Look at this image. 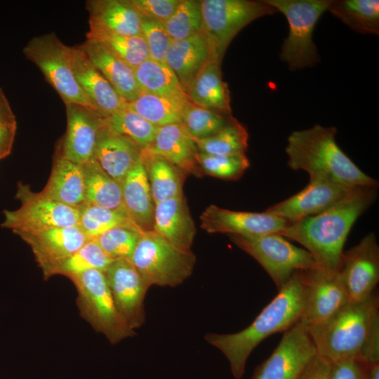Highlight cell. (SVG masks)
Returning a JSON list of instances; mask_svg holds the SVG:
<instances>
[{
	"mask_svg": "<svg viewBox=\"0 0 379 379\" xmlns=\"http://www.w3.org/2000/svg\"><path fill=\"white\" fill-rule=\"evenodd\" d=\"M331 364L317 353L309 360L296 379H328Z\"/></svg>",
	"mask_w": 379,
	"mask_h": 379,
	"instance_id": "48",
	"label": "cell"
},
{
	"mask_svg": "<svg viewBox=\"0 0 379 379\" xmlns=\"http://www.w3.org/2000/svg\"><path fill=\"white\" fill-rule=\"evenodd\" d=\"M17 125L16 119L9 102L0 88V126Z\"/></svg>",
	"mask_w": 379,
	"mask_h": 379,
	"instance_id": "50",
	"label": "cell"
},
{
	"mask_svg": "<svg viewBox=\"0 0 379 379\" xmlns=\"http://www.w3.org/2000/svg\"><path fill=\"white\" fill-rule=\"evenodd\" d=\"M353 187L323 177H310L309 184L301 191L265 211L292 223L329 208Z\"/></svg>",
	"mask_w": 379,
	"mask_h": 379,
	"instance_id": "16",
	"label": "cell"
},
{
	"mask_svg": "<svg viewBox=\"0 0 379 379\" xmlns=\"http://www.w3.org/2000/svg\"><path fill=\"white\" fill-rule=\"evenodd\" d=\"M133 71L142 91L159 95H187L178 79L166 64L148 58Z\"/></svg>",
	"mask_w": 379,
	"mask_h": 379,
	"instance_id": "35",
	"label": "cell"
},
{
	"mask_svg": "<svg viewBox=\"0 0 379 379\" xmlns=\"http://www.w3.org/2000/svg\"><path fill=\"white\" fill-rule=\"evenodd\" d=\"M39 194L72 207H80L84 203L83 166L60 155L54 163L46 185Z\"/></svg>",
	"mask_w": 379,
	"mask_h": 379,
	"instance_id": "29",
	"label": "cell"
},
{
	"mask_svg": "<svg viewBox=\"0 0 379 379\" xmlns=\"http://www.w3.org/2000/svg\"><path fill=\"white\" fill-rule=\"evenodd\" d=\"M14 233L31 247L41 270L73 254L89 240L79 225Z\"/></svg>",
	"mask_w": 379,
	"mask_h": 379,
	"instance_id": "19",
	"label": "cell"
},
{
	"mask_svg": "<svg viewBox=\"0 0 379 379\" xmlns=\"http://www.w3.org/2000/svg\"><path fill=\"white\" fill-rule=\"evenodd\" d=\"M338 274L350 302L364 300L375 292L379 281V246L374 233L343 252Z\"/></svg>",
	"mask_w": 379,
	"mask_h": 379,
	"instance_id": "14",
	"label": "cell"
},
{
	"mask_svg": "<svg viewBox=\"0 0 379 379\" xmlns=\"http://www.w3.org/2000/svg\"><path fill=\"white\" fill-rule=\"evenodd\" d=\"M363 379H379V363H365Z\"/></svg>",
	"mask_w": 379,
	"mask_h": 379,
	"instance_id": "51",
	"label": "cell"
},
{
	"mask_svg": "<svg viewBox=\"0 0 379 379\" xmlns=\"http://www.w3.org/2000/svg\"><path fill=\"white\" fill-rule=\"evenodd\" d=\"M191 103L187 95H159L142 91L126 106L151 124L159 127L180 123Z\"/></svg>",
	"mask_w": 379,
	"mask_h": 379,
	"instance_id": "31",
	"label": "cell"
},
{
	"mask_svg": "<svg viewBox=\"0 0 379 379\" xmlns=\"http://www.w3.org/2000/svg\"><path fill=\"white\" fill-rule=\"evenodd\" d=\"M86 37L97 41L133 69L149 58L147 47L141 35L124 36L90 28Z\"/></svg>",
	"mask_w": 379,
	"mask_h": 379,
	"instance_id": "36",
	"label": "cell"
},
{
	"mask_svg": "<svg viewBox=\"0 0 379 379\" xmlns=\"http://www.w3.org/2000/svg\"><path fill=\"white\" fill-rule=\"evenodd\" d=\"M203 29L212 57L222 62L236 35L246 25L277 11L264 1L201 0Z\"/></svg>",
	"mask_w": 379,
	"mask_h": 379,
	"instance_id": "8",
	"label": "cell"
},
{
	"mask_svg": "<svg viewBox=\"0 0 379 379\" xmlns=\"http://www.w3.org/2000/svg\"><path fill=\"white\" fill-rule=\"evenodd\" d=\"M359 360L366 364L379 363V317L371 326L360 352Z\"/></svg>",
	"mask_w": 379,
	"mask_h": 379,
	"instance_id": "47",
	"label": "cell"
},
{
	"mask_svg": "<svg viewBox=\"0 0 379 379\" xmlns=\"http://www.w3.org/2000/svg\"><path fill=\"white\" fill-rule=\"evenodd\" d=\"M317 353L301 319L286 331L271 355L257 366L252 379H296Z\"/></svg>",
	"mask_w": 379,
	"mask_h": 379,
	"instance_id": "12",
	"label": "cell"
},
{
	"mask_svg": "<svg viewBox=\"0 0 379 379\" xmlns=\"http://www.w3.org/2000/svg\"><path fill=\"white\" fill-rule=\"evenodd\" d=\"M67 52L78 85L102 116L107 117L126 107L127 102L119 95L79 46H67Z\"/></svg>",
	"mask_w": 379,
	"mask_h": 379,
	"instance_id": "20",
	"label": "cell"
},
{
	"mask_svg": "<svg viewBox=\"0 0 379 379\" xmlns=\"http://www.w3.org/2000/svg\"><path fill=\"white\" fill-rule=\"evenodd\" d=\"M142 149L131 139L103 125L99 131L94 158L102 170L121 185L141 157Z\"/></svg>",
	"mask_w": 379,
	"mask_h": 379,
	"instance_id": "21",
	"label": "cell"
},
{
	"mask_svg": "<svg viewBox=\"0 0 379 379\" xmlns=\"http://www.w3.org/2000/svg\"><path fill=\"white\" fill-rule=\"evenodd\" d=\"M79 226L89 239L116 227H129L141 232L125 210H113L86 203L79 207Z\"/></svg>",
	"mask_w": 379,
	"mask_h": 379,
	"instance_id": "39",
	"label": "cell"
},
{
	"mask_svg": "<svg viewBox=\"0 0 379 379\" xmlns=\"http://www.w3.org/2000/svg\"><path fill=\"white\" fill-rule=\"evenodd\" d=\"M337 128L315 124L293 131L287 139L288 166L306 171L310 177H323L350 187H378V182L363 172L335 141Z\"/></svg>",
	"mask_w": 379,
	"mask_h": 379,
	"instance_id": "3",
	"label": "cell"
},
{
	"mask_svg": "<svg viewBox=\"0 0 379 379\" xmlns=\"http://www.w3.org/2000/svg\"><path fill=\"white\" fill-rule=\"evenodd\" d=\"M130 260L149 287H175L192 274L196 256L151 230L141 234Z\"/></svg>",
	"mask_w": 379,
	"mask_h": 379,
	"instance_id": "6",
	"label": "cell"
},
{
	"mask_svg": "<svg viewBox=\"0 0 379 379\" xmlns=\"http://www.w3.org/2000/svg\"><path fill=\"white\" fill-rule=\"evenodd\" d=\"M364 366L356 359L332 364L328 379H363Z\"/></svg>",
	"mask_w": 379,
	"mask_h": 379,
	"instance_id": "46",
	"label": "cell"
},
{
	"mask_svg": "<svg viewBox=\"0 0 379 379\" xmlns=\"http://www.w3.org/2000/svg\"><path fill=\"white\" fill-rule=\"evenodd\" d=\"M232 117L191 102L184 112L180 124L192 138L200 140L218 132Z\"/></svg>",
	"mask_w": 379,
	"mask_h": 379,
	"instance_id": "40",
	"label": "cell"
},
{
	"mask_svg": "<svg viewBox=\"0 0 379 379\" xmlns=\"http://www.w3.org/2000/svg\"><path fill=\"white\" fill-rule=\"evenodd\" d=\"M77 291L81 317L111 344L135 335L118 312L103 272L88 270L69 278Z\"/></svg>",
	"mask_w": 379,
	"mask_h": 379,
	"instance_id": "7",
	"label": "cell"
},
{
	"mask_svg": "<svg viewBox=\"0 0 379 379\" xmlns=\"http://www.w3.org/2000/svg\"><path fill=\"white\" fill-rule=\"evenodd\" d=\"M378 187L356 186L324 211L289 223L280 233L305 247L318 267L338 272L343 246L357 219L375 201Z\"/></svg>",
	"mask_w": 379,
	"mask_h": 379,
	"instance_id": "1",
	"label": "cell"
},
{
	"mask_svg": "<svg viewBox=\"0 0 379 379\" xmlns=\"http://www.w3.org/2000/svg\"><path fill=\"white\" fill-rule=\"evenodd\" d=\"M141 234L129 227H116L92 239L112 260H130Z\"/></svg>",
	"mask_w": 379,
	"mask_h": 379,
	"instance_id": "43",
	"label": "cell"
},
{
	"mask_svg": "<svg viewBox=\"0 0 379 379\" xmlns=\"http://www.w3.org/2000/svg\"><path fill=\"white\" fill-rule=\"evenodd\" d=\"M180 0H131L140 15L162 23L166 22L175 11Z\"/></svg>",
	"mask_w": 379,
	"mask_h": 379,
	"instance_id": "45",
	"label": "cell"
},
{
	"mask_svg": "<svg viewBox=\"0 0 379 379\" xmlns=\"http://www.w3.org/2000/svg\"><path fill=\"white\" fill-rule=\"evenodd\" d=\"M212 58L208 40L201 31L188 38L172 41L166 63L178 79L185 93L190 85Z\"/></svg>",
	"mask_w": 379,
	"mask_h": 379,
	"instance_id": "23",
	"label": "cell"
},
{
	"mask_svg": "<svg viewBox=\"0 0 379 379\" xmlns=\"http://www.w3.org/2000/svg\"><path fill=\"white\" fill-rule=\"evenodd\" d=\"M141 159L154 204L183 194L182 186L188 173L146 149L142 150Z\"/></svg>",
	"mask_w": 379,
	"mask_h": 379,
	"instance_id": "30",
	"label": "cell"
},
{
	"mask_svg": "<svg viewBox=\"0 0 379 379\" xmlns=\"http://www.w3.org/2000/svg\"><path fill=\"white\" fill-rule=\"evenodd\" d=\"M196 161L201 173L227 180L240 178L250 165L246 154L213 155L198 152Z\"/></svg>",
	"mask_w": 379,
	"mask_h": 379,
	"instance_id": "42",
	"label": "cell"
},
{
	"mask_svg": "<svg viewBox=\"0 0 379 379\" xmlns=\"http://www.w3.org/2000/svg\"><path fill=\"white\" fill-rule=\"evenodd\" d=\"M141 36L146 43L149 58L166 64V56L172 40L164 24L142 16Z\"/></svg>",
	"mask_w": 379,
	"mask_h": 379,
	"instance_id": "44",
	"label": "cell"
},
{
	"mask_svg": "<svg viewBox=\"0 0 379 379\" xmlns=\"http://www.w3.org/2000/svg\"><path fill=\"white\" fill-rule=\"evenodd\" d=\"M113 260L94 239H89L77 251L44 269L42 273L47 279L56 274L69 278L92 269L105 272Z\"/></svg>",
	"mask_w": 379,
	"mask_h": 379,
	"instance_id": "34",
	"label": "cell"
},
{
	"mask_svg": "<svg viewBox=\"0 0 379 379\" xmlns=\"http://www.w3.org/2000/svg\"><path fill=\"white\" fill-rule=\"evenodd\" d=\"M379 317V298L349 302L325 321L307 327L317 354L331 364L359 359L374 320Z\"/></svg>",
	"mask_w": 379,
	"mask_h": 379,
	"instance_id": "4",
	"label": "cell"
},
{
	"mask_svg": "<svg viewBox=\"0 0 379 379\" xmlns=\"http://www.w3.org/2000/svg\"><path fill=\"white\" fill-rule=\"evenodd\" d=\"M103 125L113 132L131 139L142 150L151 145L158 129V126L147 121L126 105L123 109L104 117Z\"/></svg>",
	"mask_w": 379,
	"mask_h": 379,
	"instance_id": "38",
	"label": "cell"
},
{
	"mask_svg": "<svg viewBox=\"0 0 379 379\" xmlns=\"http://www.w3.org/2000/svg\"><path fill=\"white\" fill-rule=\"evenodd\" d=\"M328 11L355 32L379 34L378 0H332Z\"/></svg>",
	"mask_w": 379,
	"mask_h": 379,
	"instance_id": "33",
	"label": "cell"
},
{
	"mask_svg": "<svg viewBox=\"0 0 379 379\" xmlns=\"http://www.w3.org/2000/svg\"><path fill=\"white\" fill-rule=\"evenodd\" d=\"M201 227L208 233L242 236L279 234L289 222L268 213L235 211L210 205L200 215Z\"/></svg>",
	"mask_w": 379,
	"mask_h": 379,
	"instance_id": "17",
	"label": "cell"
},
{
	"mask_svg": "<svg viewBox=\"0 0 379 379\" xmlns=\"http://www.w3.org/2000/svg\"><path fill=\"white\" fill-rule=\"evenodd\" d=\"M193 140L198 152L201 153L213 155L246 154L248 134L246 128L232 117L225 126L214 135L204 139Z\"/></svg>",
	"mask_w": 379,
	"mask_h": 379,
	"instance_id": "37",
	"label": "cell"
},
{
	"mask_svg": "<svg viewBox=\"0 0 379 379\" xmlns=\"http://www.w3.org/2000/svg\"><path fill=\"white\" fill-rule=\"evenodd\" d=\"M302 274L305 301L301 320L307 327L325 321L350 302L338 272L317 266Z\"/></svg>",
	"mask_w": 379,
	"mask_h": 379,
	"instance_id": "13",
	"label": "cell"
},
{
	"mask_svg": "<svg viewBox=\"0 0 379 379\" xmlns=\"http://www.w3.org/2000/svg\"><path fill=\"white\" fill-rule=\"evenodd\" d=\"M239 248L253 257L267 272L278 290L297 271L317 267L312 255L278 233L259 236L229 235Z\"/></svg>",
	"mask_w": 379,
	"mask_h": 379,
	"instance_id": "9",
	"label": "cell"
},
{
	"mask_svg": "<svg viewBox=\"0 0 379 379\" xmlns=\"http://www.w3.org/2000/svg\"><path fill=\"white\" fill-rule=\"evenodd\" d=\"M65 105L67 126L61 156L84 165L94 155L104 116L90 107L73 103Z\"/></svg>",
	"mask_w": 379,
	"mask_h": 379,
	"instance_id": "18",
	"label": "cell"
},
{
	"mask_svg": "<svg viewBox=\"0 0 379 379\" xmlns=\"http://www.w3.org/2000/svg\"><path fill=\"white\" fill-rule=\"evenodd\" d=\"M15 197L20 200L21 206L15 211H4V228L15 232L79 225V207L46 199L21 182Z\"/></svg>",
	"mask_w": 379,
	"mask_h": 379,
	"instance_id": "11",
	"label": "cell"
},
{
	"mask_svg": "<svg viewBox=\"0 0 379 379\" xmlns=\"http://www.w3.org/2000/svg\"><path fill=\"white\" fill-rule=\"evenodd\" d=\"M67 46L51 32L31 39L23 48V53L39 67L65 104H77L96 109L74 78Z\"/></svg>",
	"mask_w": 379,
	"mask_h": 379,
	"instance_id": "10",
	"label": "cell"
},
{
	"mask_svg": "<svg viewBox=\"0 0 379 379\" xmlns=\"http://www.w3.org/2000/svg\"><path fill=\"white\" fill-rule=\"evenodd\" d=\"M162 157L187 173L202 175L196 161L197 147L180 123L158 127L151 145L145 149Z\"/></svg>",
	"mask_w": 379,
	"mask_h": 379,
	"instance_id": "27",
	"label": "cell"
},
{
	"mask_svg": "<svg viewBox=\"0 0 379 379\" xmlns=\"http://www.w3.org/2000/svg\"><path fill=\"white\" fill-rule=\"evenodd\" d=\"M220 65L211 58L187 90L190 102L227 116H232L230 95L222 79Z\"/></svg>",
	"mask_w": 379,
	"mask_h": 379,
	"instance_id": "28",
	"label": "cell"
},
{
	"mask_svg": "<svg viewBox=\"0 0 379 379\" xmlns=\"http://www.w3.org/2000/svg\"><path fill=\"white\" fill-rule=\"evenodd\" d=\"M104 274L118 312L135 331L145 321L144 301L149 287L128 259L114 260Z\"/></svg>",
	"mask_w": 379,
	"mask_h": 379,
	"instance_id": "15",
	"label": "cell"
},
{
	"mask_svg": "<svg viewBox=\"0 0 379 379\" xmlns=\"http://www.w3.org/2000/svg\"><path fill=\"white\" fill-rule=\"evenodd\" d=\"M79 47L125 101L131 102L142 93L133 69L97 41L86 37V41Z\"/></svg>",
	"mask_w": 379,
	"mask_h": 379,
	"instance_id": "25",
	"label": "cell"
},
{
	"mask_svg": "<svg viewBox=\"0 0 379 379\" xmlns=\"http://www.w3.org/2000/svg\"><path fill=\"white\" fill-rule=\"evenodd\" d=\"M82 166L84 203L113 210H124L121 185L102 170L94 157Z\"/></svg>",
	"mask_w": 379,
	"mask_h": 379,
	"instance_id": "32",
	"label": "cell"
},
{
	"mask_svg": "<svg viewBox=\"0 0 379 379\" xmlns=\"http://www.w3.org/2000/svg\"><path fill=\"white\" fill-rule=\"evenodd\" d=\"M302 271L295 272L244 329L233 333L205 335L206 341L225 356L236 379L243 377L248 357L258 345L274 333L286 332L301 319L305 301Z\"/></svg>",
	"mask_w": 379,
	"mask_h": 379,
	"instance_id": "2",
	"label": "cell"
},
{
	"mask_svg": "<svg viewBox=\"0 0 379 379\" xmlns=\"http://www.w3.org/2000/svg\"><path fill=\"white\" fill-rule=\"evenodd\" d=\"M281 12L288 24V34L281 47L279 58L291 71L314 66L319 55L313 32L332 0H265Z\"/></svg>",
	"mask_w": 379,
	"mask_h": 379,
	"instance_id": "5",
	"label": "cell"
},
{
	"mask_svg": "<svg viewBox=\"0 0 379 379\" xmlns=\"http://www.w3.org/2000/svg\"><path fill=\"white\" fill-rule=\"evenodd\" d=\"M153 230L173 245L191 249L197 230L184 194L155 204Z\"/></svg>",
	"mask_w": 379,
	"mask_h": 379,
	"instance_id": "22",
	"label": "cell"
},
{
	"mask_svg": "<svg viewBox=\"0 0 379 379\" xmlns=\"http://www.w3.org/2000/svg\"><path fill=\"white\" fill-rule=\"evenodd\" d=\"M121 192L124 208L133 223L142 233L153 230L155 204L141 157L124 178Z\"/></svg>",
	"mask_w": 379,
	"mask_h": 379,
	"instance_id": "26",
	"label": "cell"
},
{
	"mask_svg": "<svg viewBox=\"0 0 379 379\" xmlns=\"http://www.w3.org/2000/svg\"><path fill=\"white\" fill-rule=\"evenodd\" d=\"M164 24L172 41L201 32L203 29L201 1L180 0L174 13Z\"/></svg>",
	"mask_w": 379,
	"mask_h": 379,
	"instance_id": "41",
	"label": "cell"
},
{
	"mask_svg": "<svg viewBox=\"0 0 379 379\" xmlns=\"http://www.w3.org/2000/svg\"><path fill=\"white\" fill-rule=\"evenodd\" d=\"M90 28L124 36L141 35L142 15L131 0L86 2Z\"/></svg>",
	"mask_w": 379,
	"mask_h": 379,
	"instance_id": "24",
	"label": "cell"
},
{
	"mask_svg": "<svg viewBox=\"0 0 379 379\" xmlns=\"http://www.w3.org/2000/svg\"><path fill=\"white\" fill-rule=\"evenodd\" d=\"M17 125L0 126V160L8 156L12 150Z\"/></svg>",
	"mask_w": 379,
	"mask_h": 379,
	"instance_id": "49",
	"label": "cell"
}]
</instances>
